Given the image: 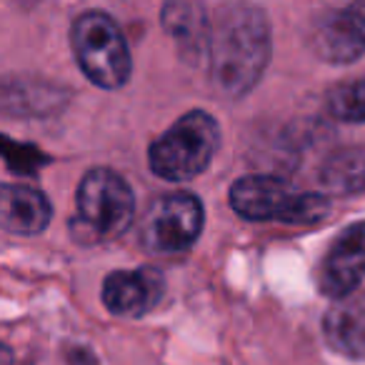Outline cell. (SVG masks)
<instances>
[{"mask_svg": "<svg viewBox=\"0 0 365 365\" xmlns=\"http://www.w3.org/2000/svg\"><path fill=\"white\" fill-rule=\"evenodd\" d=\"M210 78L230 98H240L260 81L270 61V26L250 3H225L210 21Z\"/></svg>", "mask_w": 365, "mask_h": 365, "instance_id": "obj_1", "label": "cell"}, {"mask_svg": "<svg viewBox=\"0 0 365 365\" xmlns=\"http://www.w3.org/2000/svg\"><path fill=\"white\" fill-rule=\"evenodd\" d=\"M135 215V198L125 178L110 168H93L78 185V215L73 235L81 243H98L120 235Z\"/></svg>", "mask_w": 365, "mask_h": 365, "instance_id": "obj_2", "label": "cell"}, {"mask_svg": "<svg viewBox=\"0 0 365 365\" xmlns=\"http://www.w3.org/2000/svg\"><path fill=\"white\" fill-rule=\"evenodd\" d=\"M220 145V128L210 113L190 110L150 145V170L165 180H190L208 168Z\"/></svg>", "mask_w": 365, "mask_h": 365, "instance_id": "obj_3", "label": "cell"}, {"mask_svg": "<svg viewBox=\"0 0 365 365\" xmlns=\"http://www.w3.org/2000/svg\"><path fill=\"white\" fill-rule=\"evenodd\" d=\"M230 205L248 220H280L310 225L328 215L330 203L320 193H298L290 182L270 175L240 178L230 188Z\"/></svg>", "mask_w": 365, "mask_h": 365, "instance_id": "obj_4", "label": "cell"}, {"mask_svg": "<svg viewBox=\"0 0 365 365\" xmlns=\"http://www.w3.org/2000/svg\"><path fill=\"white\" fill-rule=\"evenodd\" d=\"M71 43L81 71L91 83L108 91L125 86L130 78V51L120 28L110 16L101 11H88L76 18Z\"/></svg>", "mask_w": 365, "mask_h": 365, "instance_id": "obj_5", "label": "cell"}, {"mask_svg": "<svg viewBox=\"0 0 365 365\" xmlns=\"http://www.w3.org/2000/svg\"><path fill=\"white\" fill-rule=\"evenodd\" d=\"M203 230V205L190 193H170L148 208L140 238L153 253L188 250Z\"/></svg>", "mask_w": 365, "mask_h": 365, "instance_id": "obj_6", "label": "cell"}, {"mask_svg": "<svg viewBox=\"0 0 365 365\" xmlns=\"http://www.w3.org/2000/svg\"><path fill=\"white\" fill-rule=\"evenodd\" d=\"M365 278V223H353L333 240L320 263L318 288L328 298H345L355 293Z\"/></svg>", "mask_w": 365, "mask_h": 365, "instance_id": "obj_7", "label": "cell"}, {"mask_svg": "<svg viewBox=\"0 0 365 365\" xmlns=\"http://www.w3.org/2000/svg\"><path fill=\"white\" fill-rule=\"evenodd\" d=\"M313 48L328 63H353L365 53V0L323 16L313 28Z\"/></svg>", "mask_w": 365, "mask_h": 365, "instance_id": "obj_8", "label": "cell"}, {"mask_svg": "<svg viewBox=\"0 0 365 365\" xmlns=\"http://www.w3.org/2000/svg\"><path fill=\"white\" fill-rule=\"evenodd\" d=\"M163 290L165 280L155 268L115 270L103 283V303L113 315L140 318L160 303Z\"/></svg>", "mask_w": 365, "mask_h": 365, "instance_id": "obj_9", "label": "cell"}, {"mask_svg": "<svg viewBox=\"0 0 365 365\" xmlns=\"http://www.w3.org/2000/svg\"><path fill=\"white\" fill-rule=\"evenodd\" d=\"M160 21L185 61L208 56L210 21L205 16L203 0H165Z\"/></svg>", "mask_w": 365, "mask_h": 365, "instance_id": "obj_10", "label": "cell"}, {"mask_svg": "<svg viewBox=\"0 0 365 365\" xmlns=\"http://www.w3.org/2000/svg\"><path fill=\"white\" fill-rule=\"evenodd\" d=\"M325 340L348 358H365V293L340 298L325 313Z\"/></svg>", "mask_w": 365, "mask_h": 365, "instance_id": "obj_11", "label": "cell"}, {"mask_svg": "<svg viewBox=\"0 0 365 365\" xmlns=\"http://www.w3.org/2000/svg\"><path fill=\"white\" fill-rule=\"evenodd\" d=\"M0 218L11 233L36 235L51 223V203L41 190L6 182L0 195Z\"/></svg>", "mask_w": 365, "mask_h": 365, "instance_id": "obj_12", "label": "cell"}, {"mask_svg": "<svg viewBox=\"0 0 365 365\" xmlns=\"http://www.w3.org/2000/svg\"><path fill=\"white\" fill-rule=\"evenodd\" d=\"M320 182L333 195H355L365 190V150L345 148L325 160L320 168Z\"/></svg>", "mask_w": 365, "mask_h": 365, "instance_id": "obj_13", "label": "cell"}, {"mask_svg": "<svg viewBox=\"0 0 365 365\" xmlns=\"http://www.w3.org/2000/svg\"><path fill=\"white\" fill-rule=\"evenodd\" d=\"M328 110L343 123H365V78L335 86L328 93Z\"/></svg>", "mask_w": 365, "mask_h": 365, "instance_id": "obj_14", "label": "cell"}]
</instances>
